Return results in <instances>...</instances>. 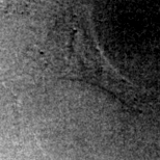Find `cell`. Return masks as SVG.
<instances>
[{
	"label": "cell",
	"instance_id": "6da1fadb",
	"mask_svg": "<svg viewBox=\"0 0 160 160\" xmlns=\"http://www.w3.org/2000/svg\"><path fill=\"white\" fill-rule=\"evenodd\" d=\"M72 36L71 57L67 67V77L84 80L110 92L121 101L133 103L136 101V89L112 68L101 53L89 26L83 22L80 28H75Z\"/></svg>",
	"mask_w": 160,
	"mask_h": 160
}]
</instances>
